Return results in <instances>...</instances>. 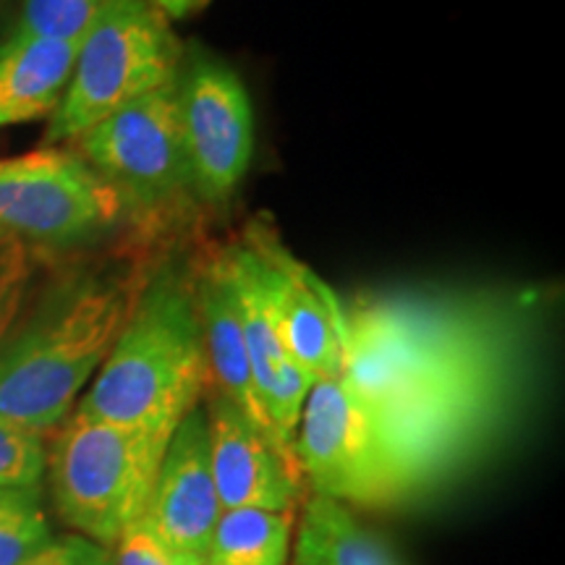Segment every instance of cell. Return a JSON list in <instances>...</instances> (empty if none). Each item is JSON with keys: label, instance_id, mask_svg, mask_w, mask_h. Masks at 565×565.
Instances as JSON below:
<instances>
[{"label": "cell", "instance_id": "6da1fadb", "mask_svg": "<svg viewBox=\"0 0 565 565\" xmlns=\"http://www.w3.org/2000/svg\"><path fill=\"white\" fill-rule=\"evenodd\" d=\"M534 291L393 288L341 299V380L383 437L408 503L513 427L532 370Z\"/></svg>", "mask_w": 565, "mask_h": 565}, {"label": "cell", "instance_id": "7a4b0ae2", "mask_svg": "<svg viewBox=\"0 0 565 565\" xmlns=\"http://www.w3.org/2000/svg\"><path fill=\"white\" fill-rule=\"evenodd\" d=\"M152 270L141 244L63 270L0 345V419L51 437L95 380Z\"/></svg>", "mask_w": 565, "mask_h": 565}, {"label": "cell", "instance_id": "3957f363", "mask_svg": "<svg viewBox=\"0 0 565 565\" xmlns=\"http://www.w3.org/2000/svg\"><path fill=\"white\" fill-rule=\"evenodd\" d=\"M207 391L194 275L166 263L141 288L137 307L71 414L171 437Z\"/></svg>", "mask_w": 565, "mask_h": 565}, {"label": "cell", "instance_id": "277c9868", "mask_svg": "<svg viewBox=\"0 0 565 565\" xmlns=\"http://www.w3.org/2000/svg\"><path fill=\"white\" fill-rule=\"evenodd\" d=\"M168 435L71 414L47 443L45 477L58 519L113 547L150 505Z\"/></svg>", "mask_w": 565, "mask_h": 565}, {"label": "cell", "instance_id": "5b68a950", "mask_svg": "<svg viewBox=\"0 0 565 565\" xmlns=\"http://www.w3.org/2000/svg\"><path fill=\"white\" fill-rule=\"evenodd\" d=\"M183 47L171 21L147 0H113L84 34L45 145H71L139 97L175 82Z\"/></svg>", "mask_w": 565, "mask_h": 565}, {"label": "cell", "instance_id": "8992f818", "mask_svg": "<svg viewBox=\"0 0 565 565\" xmlns=\"http://www.w3.org/2000/svg\"><path fill=\"white\" fill-rule=\"evenodd\" d=\"M121 223L124 200L71 147L0 158V236L42 259L103 242Z\"/></svg>", "mask_w": 565, "mask_h": 565}, {"label": "cell", "instance_id": "52a82bcc", "mask_svg": "<svg viewBox=\"0 0 565 565\" xmlns=\"http://www.w3.org/2000/svg\"><path fill=\"white\" fill-rule=\"evenodd\" d=\"M179 79V76H175ZM71 150L116 189L141 236L179 217L194 202L183 158L175 82L105 118Z\"/></svg>", "mask_w": 565, "mask_h": 565}, {"label": "cell", "instance_id": "ba28073f", "mask_svg": "<svg viewBox=\"0 0 565 565\" xmlns=\"http://www.w3.org/2000/svg\"><path fill=\"white\" fill-rule=\"evenodd\" d=\"M294 454L309 492L370 511L408 503L370 412L341 377H322L312 385Z\"/></svg>", "mask_w": 565, "mask_h": 565}, {"label": "cell", "instance_id": "9c48e42d", "mask_svg": "<svg viewBox=\"0 0 565 565\" xmlns=\"http://www.w3.org/2000/svg\"><path fill=\"white\" fill-rule=\"evenodd\" d=\"M179 126L194 202L225 204L249 171L254 113L242 79L228 63L192 47L183 53L179 79Z\"/></svg>", "mask_w": 565, "mask_h": 565}, {"label": "cell", "instance_id": "30bf717a", "mask_svg": "<svg viewBox=\"0 0 565 565\" xmlns=\"http://www.w3.org/2000/svg\"><path fill=\"white\" fill-rule=\"evenodd\" d=\"M223 505L210 469L202 404L183 416L168 440L145 521L175 565H207Z\"/></svg>", "mask_w": 565, "mask_h": 565}, {"label": "cell", "instance_id": "8fae6325", "mask_svg": "<svg viewBox=\"0 0 565 565\" xmlns=\"http://www.w3.org/2000/svg\"><path fill=\"white\" fill-rule=\"evenodd\" d=\"M246 244L259 259L282 349L317 380L341 377V299L333 288L263 225H254Z\"/></svg>", "mask_w": 565, "mask_h": 565}, {"label": "cell", "instance_id": "7c38bea8", "mask_svg": "<svg viewBox=\"0 0 565 565\" xmlns=\"http://www.w3.org/2000/svg\"><path fill=\"white\" fill-rule=\"evenodd\" d=\"M210 469L223 511H299L307 498L299 466L275 448L257 424L246 419L221 393L204 391Z\"/></svg>", "mask_w": 565, "mask_h": 565}, {"label": "cell", "instance_id": "4fadbf2b", "mask_svg": "<svg viewBox=\"0 0 565 565\" xmlns=\"http://www.w3.org/2000/svg\"><path fill=\"white\" fill-rule=\"evenodd\" d=\"M194 291L202 322L204 359H207V387L228 398L246 419L257 424L267 435L242 315H238L236 294H233L228 270H225L223 254L210 259L202 273L194 275Z\"/></svg>", "mask_w": 565, "mask_h": 565}, {"label": "cell", "instance_id": "5bb4252c", "mask_svg": "<svg viewBox=\"0 0 565 565\" xmlns=\"http://www.w3.org/2000/svg\"><path fill=\"white\" fill-rule=\"evenodd\" d=\"M79 42L11 34L0 45V129L53 116L68 87Z\"/></svg>", "mask_w": 565, "mask_h": 565}, {"label": "cell", "instance_id": "9a60e30c", "mask_svg": "<svg viewBox=\"0 0 565 565\" xmlns=\"http://www.w3.org/2000/svg\"><path fill=\"white\" fill-rule=\"evenodd\" d=\"M288 565H401L349 505L309 492L296 511Z\"/></svg>", "mask_w": 565, "mask_h": 565}, {"label": "cell", "instance_id": "2e32d148", "mask_svg": "<svg viewBox=\"0 0 565 565\" xmlns=\"http://www.w3.org/2000/svg\"><path fill=\"white\" fill-rule=\"evenodd\" d=\"M296 511L233 508L217 519L207 565H288Z\"/></svg>", "mask_w": 565, "mask_h": 565}, {"label": "cell", "instance_id": "e0dca14e", "mask_svg": "<svg viewBox=\"0 0 565 565\" xmlns=\"http://www.w3.org/2000/svg\"><path fill=\"white\" fill-rule=\"evenodd\" d=\"M53 536L42 487H0V565H24Z\"/></svg>", "mask_w": 565, "mask_h": 565}, {"label": "cell", "instance_id": "ac0fdd59", "mask_svg": "<svg viewBox=\"0 0 565 565\" xmlns=\"http://www.w3.org/2000/svg\"><path fill=\"white\" fill-rule=\"evenodd\" d=\"M113 0H21L13 34H32L61 42H82Z\"/></svg>", "mask_w": 565, "mask_h": 565}, {"label": "cell", "instance_id": "d6986e66", "mask_svg": "<svg viewBox=\"0 0 565 565\" xmlns=\"http://www.w3.org/2000/svg\"><path fill=\"white\" fill-rule=\"evenodd\" d=\"M40 263V254L0 236V345L11 335L19 317L24 315Z\"/></svg>", "mask_w": 565, "mask_h": 565}, {"label": "cell", "instance_id": "ffe728a7", "mask_svg": "<svg viewBox=\"0 0 565 565\" xmlns=\"http://www.w3.org/2000/svg\"><path fill=\"white\" fill-rule=\"evenodd\" d=\"M47 437L0 419V487H42Z\"/></svg>", "mask_w": 565, "mask_h": 565}, {"label": "cell", "instance_id": "44dd1931", "mask_svg": "<svg viewBox=\"0 0 565 565\" xmlns=\"http://www.w3.org/2000/svg\"><path fill=\"white\" fill-rule=\"evenodd\" d=\"M24 565H116V555H113V547L97 545L87 536L68 532L53 536Z\"/></svg>", "mask_w": 565, "mask_h": 565}, {"label": "cell", "instance_id": "7402d4cb", "mask_svg": "<svg viewBox=\"0 0 565 565\" xmlns=\"http://www.w3.org/2000/svg\"><path fill=\"white\" fill-rule=\"evenodd\" d=\"M113 555H116V565H175L162 542L154 536L145 515H139L126 532L118 536L113 545Z\"/></svg>", "mask_w": 565, "mask_h": 565}, {"label": "cell", "instance_id": "603a6c76", "mask_svg": "<svg viewBox=\"0 0 565 565\" xmlns=\"http://www.w3.org/2000/svg\"><path fill=\"white\" fill-rule=\"evenodd\" d=\"M152 9H158L168 21H179L196 17V13L207 9L212 0H147Z\"/></svg>", "mask_w": 565, "mask_h": 565}, {"label": "cell", "instance_id": "cb8c5ba5", "mask_svg": "<svg viewBox=\"0 0 565 565\" xmlns=\"http://www.w3.org/2000/svg\"><path fill=\"white\" fill-rule=\"evenodd\" d=\"M21 0H0V45L17 32Z\"/></svg>", "mask_w": 565, "mask_h": 565}]
</instances>
